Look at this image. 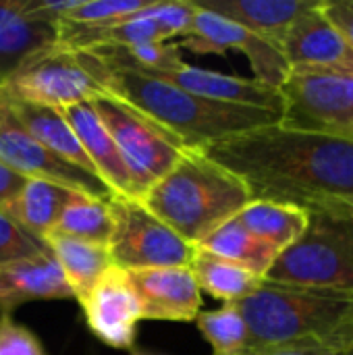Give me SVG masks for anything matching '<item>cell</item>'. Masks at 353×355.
<instances>
[{
  "label": "cell",
  "instance_id": "cell-1",
  "mask_svg": "<svg viewBox=\"0 0 353 355\" xmlns=\"http://www.w3.org/2000/svg\"><path fill=\"white\" fill-rule=\"evenodd\" d=\"M235 175L252 202H275L308 216H353V139L277 125L225 137L200 150Z\"/></svg>",
  "mask_w": 353,
  "mask_h": 355
},
{
  "label": "cell",
  "instance_id": "cell-2",
  "mask_svg": "<svg viewBox=\"0 0 353 355\" xmlns=\"http://www.w3.org/2000/svg\"><path fill=\"white\" fill-rule=\"evenodd\" d=\"M96 83L152 119L183 148L202 150L214 141L279 123V114L264 108L237 106L193 96L158 77L106 62L94 52H77Z\"/></svg>",
  "mask_w": 353,
  "mask_h": 355
},
{
  "label": "cell",
  "instance_id": "cell-4",
  "mask_svg": "<svg viewBox=\"0 0 353 355\" xmlns=\"http://www.w3.org/2000/svg\"><path fill=\"white\" fill-rule=\"evenodd\" d=\"M139 202L181 239L198 245L235 218L252 198L235 175L200 150L185 148L177 164Z\"/></svg>",
  "mask_w": 353,
  "mask_h": 355
},
{
  "label": "cell",
  "instance_id": "cell-28",
  "mask_svg": "<svg viewBox=\"0 0 353 355\" xmlns=\"http://www.w3.org/2000/svg\"><path fill=\"white\" fill-rule=\"evenodd\" d=\"M150 4H152L150 0H81V4L64 17V23L106 25V23L127 19L148 8Z\"/></svg>",
  "mask_w": 353,
  "mask_h": 355
},
{
  "label": "cell",
  "instance_id": "cell-24",
  "mask_svg": "<svg viewBox=\"0 0 353 355\" xmlns=\"http://www.w3.org/2000/svg\"><path fill=\"white\" fill-rule=\"evenodd\" d=\"M196 248H202L210 254L231 260L262 279L266 277V272L270 270V266L275 264V260L281 254L270 243H266V241L254 237L250 231H246L235 218L221 225Z\"/></svg>",
  "mask_w": 353,
  "mask_h": 355
},
{
  "label": "cell",
  "instance_id": "cell-38",
  "mask_svg": "<svg viewBox=\"0 0 353 355\" xmlns=\"http://www.w3.org/2000/svg\"><path fill=\"white\" fill-rule=\"evenodd\" d=\"M345 355H353V347H352V349H350V352H347V354H345Z\"/></svg>",
  "mask_w": 353,
  "mask_h": 355
},
{
  "label": "cell",
  "instance_id": "cell-32",
  "mask_svg": "<svg viewBox=\"0 0 353 355\" xmlns=\"http://www.w3.org/2000/svg\"><path fill=\"white\" fill-rule=\"evenodd\" d=\"M237 355H345L337 345L320 339H295L277 345L246 347Z\"/></svg>",
  "mask_w": 353,
  "mask_h": 355
},
{
  "label": "cell",
  "instance_id": "cell-17",
  "mask_svg": "<svg viewBox=\"0 0 353 355\" xmlns=\"http://www.w3.org/2000/svg\"><path fill=\"white\" fill-rule=\"evenodd\" d=\"M73 297L58 262L50 254L0 264V314H12L15 308L35 300Z\"/></svg>",
  "mask_w": 353,
  "mask_h": 355
},
{
  "label": "cell",
  "instance_id": "cell-22",
  "mask_svg": "<svg viewBox=\"0 0 353 355\" xmlns=\"http://www.w3.org/2000/svg\"><path fill=\"white\" fill-rule=\"evenodd\" d=\"M196 283L200 291H206L208 295L225 302V304H237L250 293H254L260 283L264 281L262 277L254 275L252 270L225 260L216 254H210L202 248H196L193 260L189 264Z\"/></svg>",
  "mask_w": 353,
  "mask_h": 355
},
{
  "label": "cell",
  "instance_id": "cell-9",
  "mask_svg": "<svg viewBox=\"0 0 353 355\" xmlns=\"http://www.w3.org/2000/svg\"><path fill=\"white\" fill-rule=\"evenodd\" d=\"M2 87L17 100L56 110L87 102L104 92L83 69L79 54L62 44H54L27 58Z\"/></svg>",
  "mask_w": 353,
  "mask_h": 355
},
{
  "label": "cell",
  "instance_id": "cell-33",
  "mask_svg": "<svg viewBox=\"0 0 353 355\" xmlns=\"http://www.w3.org/2000/svg\"><path fill=\"white\" fill-rule=\"evenodd\" d=\"M322 10L353 46V0H322Z\"/></svg>",
  "mask_w": 353,
  "mask_h": 355
},
{
  "label": "cell",
  "instance_id": "cell-35",
  "mask_svg": "<svg viewBox=\"0 0 353 355\" xmlns=\"http://www.w3.org/2000/svg\"><path fill=\"white\" fill-rule=\"evenodd\" d=\"M23 6H25V0H0V29L10 19H15L17 15H21L23 12Z\"/></svg>",
  "mask_w": 353,
  "mask_h": 355
},
{
  "label": "cell",
  "instance_id": "cell-6",
  "mask_svg": "<svg viewBox=\"0 0 353 355\" xmlns=\"http://www.w3.org/2000/svg\"><path fill=\"white\" fill-rule=\"evenodd\" d=\"M87 102L108 129L129 173L135 198L141 200L177 164L185 148L152 119L108 92Z\"/></svg>",
  "mask_w": 353,
  "mask_h": 355
},
{
  "label": "cell",
  "instance_id": "cell-3",
  "mask_svg": "<svg viewBox=\"0 0 353 355\" xmlns=\"http://www.w3.org/2000/svg\"><path fill=\"white\" fill-rule=\"evenodd\" d=\"M235 306L250 331L248 347L295 339L329 341L343 354L353 347V291L262 281Z\"/></svg>",
  "mask_w": 353,
  "mask_h": 355
},
{
  "label": "cell",
  "instance_id": "cell-7",
  "mask_svg": "<svg viewBox=\"0 0 353 355\" xmlns=\"http://www.w3.org/2000/svg\"><path fill=\"white\" fill-rule=\"evenodd\" d=\"M279 125L291 131L353 139L350 73L293 67L279 87Z\"/></svg>",
  "mask_w": 353,
  "mask_h": 355
},
{
  "label": "cell",
  "instance_id": "cell-27",
  "mask_svg": "<svg viewBox=\"0 0 353 355\" xmlns=\"http://www.w3.org/2000/svg\"><path fill=\"white\" fill-rule=\"evenodd\" d=\"M196 324L204 339L212 345L214 355H237L248 347L250 331L235 304H225L218 310L200 312Z\"/></svg>",
  "mask_w": 353,
  "mask_h": 355
},
{
  "label": "cell",
  "instance_id": "cell-37",
  "mask_svg": "<svg viewBox=\"0 0 353 355\" xmlns=\"http://www.w3.org/2000/svg\"><path fill=\"white\" fill-rule=\"evenodd\" d=\"M350 92H352V110H353V71L350 73Z\"/></svg>",
  "mask_w": 353,
  "mask_h": 355
},
{
  "label": "cell",
  "instance_id": "cell-14",
  "mask_svg": "<svg viewBox=\"0 0 353 355\" xmlns=\"http://www.w3.org/2000/svg\"><path fill=\"white\" fill-rule=\"evenodd\" d=\"M281 52L289 64L325 71H353V46L329 21L322 10V0L304 10L287 29L281 42Z\"/></svg>",
  "mask_w": 353,
  "mask_h": 355
},
{
  "label": "cell",
  "instance_id": "cell-5",
  "mask_svg": "<svg viewBox=\"0 0 353 355\" xmlns=\"http://www.w3.org/2000/svg\"><path fill=\"white\" fill-rule=\"evenodd\" d=\"M264 281L353 291V216H310L306 233L279 254Z\"/></svg>",
  "mask_w": 353,
  "mask_h": 355
},
{
  "label": "cell",
  "instance_id": "cell-13",
  "mask_svg": "<svg viewBox=\"0 0 353 355\" xmlns=\"http://www.w3.org/2000/svg\"><path fill=\"white\" fill-rule=\"evenodd\" d=\"M127 279L137 295L141 320L196 322L202 291L189 266L129 270Z\"/></svg>",
  "mask_w": 353,
  "mask_h": 355
},
{
  "label": "cell",
  "instance_id": "cell-36",
  "mask_svg": "<svg viewBox=\"0 0 353 355\" xmlns=\"http://www.w3.org/2000/svg\"><path fill=\"white\" fill-rule=\"evenodd\" d=\"M131 355H158V354H150V352H144V349H131Z\"/></svg>",
  "mask_w": 353,
  "mask_h": 355
},
{
  "label": "cell",
  "instance_id": "cell-20",
  "mask_svg": "<svg viewBox=\"0 0 353 355\" xmlns=\"http://www.w3.org/2000/svg\"><path fill=\"white\" fill-rule=\"evenodd\" d=\"M44 243L58 262L67 287L79 304L94 289L98 279L112 266L108 245L89 243L56 233H48L44 237Z\"/></svg>",
  "mask_w": 353,
  "mask_h": 355
},
{
  "label": "cell",
  "instance_id": "cell-16",
  "mask_svg": "<svg viewBox=\"0 0 353 355\" xmlns=\"http://www.w3.org/2000/svg\"><path fill=\"white\" fill-rule=\"evenodd\" d=\"M58 112L71 125L81 148L85 150L87 158L92 160L98 179L108 187L112 198H135V191H133L129 173L123 164V158H121L108 129L104 127L100 116L94 112L89 102H79V104L58 108Z\"/></svg>",
  "mask_w": 353,
  "mask_h": 355
},
{
  "label": "cell",
  "instance_id": "cell-10",
  "mask_svg": "<svg viewBox=\"0 0 353 355\" xmlns=\"http://www.w3.org/2000/svg\"><path fill=\"white\" fill-rule=\"evenodd\" d=\"M0 162L25 179H42L81 196L110 200L108 187L94 175L64 162L42 146L12 114L0 85Z\"/></svg>",
  "mask_w": 353,
  "mask_h": 355
},
{
  "label": "cell",
  "instance_id": "cell-23",
  "mask_svg": "<svg viewBox=\"0 0 353 355\" xmlns=\"http://www.w3.org/2000/svg\"><path fill=\"white\" fill-rule=\"evenodd\" d=\"M235 220L254 237L283 252L306 233L310 216L304 210L285 204L250 202Z\"/></svg>",
  "mask_w": 353,
  "mask_h": 355
},
{
  "label": "cell",
  "instance_id": "cell-12",
  "mask_svg": "<svg viewBox=\"0 0 353 355\" xmlns=\"http://www.w3.org/2000/svg\"><path fill=\"white\" fill-rule=\"evenodd\" d=\"M81 308L87 327L102 343L112 349H133L141 314L125 270L110 266L85 295Z\"/></svg>",
  "mask_w": 353,
  "mask_h": 355
},
{
  "label": "cell",
  "instance_id": "cell-21",
  "mask_svg": "<svg viewBox=\"0 0 353 355\" xmlns=\"http://www.w3.org/2000/svg\"><path fill=\"white\" fill-rule=\"evenodd\" d=\"M73 193L75 191L67 187L42 179H27L17 198L4 208V214L10 216L21 229L44 241Z\"/></svg>",
  "mask_w": 353,
  "mask_h": 355
},
{
  "label": "cell",
  "instance_id": "cell-8",
  "mask_svg": "<svg viewBox=\"0 0 353 355\" xmlns=\"http://www.w3.org/2000/svg\"><path fill=\"white\" fill-rule=\"evenodd\" d=\"M112 266L129 272L144 268L189 266L196 245L181 239L135 198H110Z\"/></svg>",
  "mask_w": 353,
  "mask_h": 355
},
{
  "label": "cell",
  "instance_id": "cell-15",
  "mask_svg": "<svg viewBox=\"0 0 353 355\" xmlns=\"http://www.w3.org/2000/svg\"><path fill=\"white\" fill-rule=\"evenodd\" d=\"M152 77H158L162 81H169L193 96L225 102V104H237V106H252V108H264L273 110L281 116L283 100L277 87L264 85L256 79H246L237 75H225L208 69H198L191 64H183L181 69L156 73Z\"/></svg>",
  "mask_w": 353,
  "mask_h": 355
},
{
  "label": "cell",
  "instance_id": "cell-18",
  "mask_svg": "<svg viewBox=\"0 0 353 355\" xmlns=\"http://www.w3.org/2000/svg\"><path fill=\"white\" fill-rule=\"evenodd\" d=\"M200 8L221 15L252 33L281 46L291 23L318 0H193Z\"/></svg>",
  "mask_w": 353,
  "mask_h": 355
},
{
  "label": "cell",
  "instance_id": "cell-31",
  "mask_svg": "<svg viewBox=\"0 0 353 355\" xmlns=\"http://www.w3.org/2000/svg\"><path fill=\"white\" fill-rule=\"evenodd\" d=\"M0 355H46L42 341L10 314H0Z\"/></svg>",
  "mask_w": 353,
  "mask_h": 355
},
{
  "label": "cell",
  "instance_id": "cell-11",
  "mask_svg": "<svg viewBox=\"0 0 353 355\" xmlns=\"http://www.w3.org/2000/svg\"><path fill=\"white\" fill-rule=\"evenodd\" d=\"M181 46L189 48L196 54H208V52L225 54L227 50H239L248 56L254 69V79L277 89L283 85L285 77L289 75V64L281 52V46L252 33L250 29L221 15L204 10L198 4H196V19H193L191 33L183 37Z\"/></svg>",
  "mask_w": 353,
  "mask_h": 355
},
{
  "label": "cell",
  "instance_id": "cell-19",
  "mask_svg": "<svg viewBox=\"0 0 353 355\" xmlns=\"http://www.w3.org/2000/svg\"><path fill=\"white\" fill-rule=\"evenodd\" d=\"M4 94H6V102H8L12 114L17 116V121L42 146H46L52 154H56L64 162H69V164H73V166H77V168L94 175V177H98L92 160L87 158L85 150L81 148L77 135L71 129V125L64 121V116L56 108H48V106H40V104L17 100L6 89H4Z\"/></svg>",
  "mask_w": 353,
  "mask_h": 355
},
{
  "label": "cell",
  "instance_id": "cell-29",
  "mask_svg": "<svg viewBox=\"0 0 353 355\" xmlns=\"http://www.w3.org/2000/svg\"><path fill=\"white\" fill-rule=\"evenodd\" d=\"M144 12L156 23L160 31V40L169 42L171 37L177 35L187 37L191 33L193 19H196V4L193 0H173V2L154 0Z\"/></svg>",
  "mask_w": 353,
  "mask_h": 355
},
{
  "label": "cell",
  "instance_id": "cell-25",
  "mask_svg": "<svg viewBox=\"0 0 353 355\" xmlns=\"http://www.w3.org/2000/svg\"><path fill=\"white\" fill-rule=\"evenodd\" d=\"M58 44V25L17 15L0 29V85L33 54Z\"/></svg>",
  "mask_w": 353,
  "mask_h": 355
},
{
  "label": "cell",
  "instance_id": "cell-26",
  "mask_svg": "<svg viewBox=\"0 0 353 355\" xmlns=\"http://www.w3.org/2000/svg\"><path fill=\"white\" fill-rule=\"evenodd\" d=\"M50 233L108 245L112 235L110 200H98L92 196L73 193Z\"/></svg>",
  "mask_w": 353,
  "mask_h": 355
},
{
  "label": "cell",
  "instance_id": "cell-34",
  "mask_svg": "<svg viewBox=\"0 0 353 355\" xmlns=\"http://www.w3.org/2000/svg\"><path fill=\"white\" fill-rule=\"evenodd\" d=\"M25 181H27L25 177L17 175L15 171H10L8 166H4L0 162V210L2 212L17 198V193L23 189Z\"/></svg>",
  "mask_w": 353,
  "mask_h": 355
},
{
  "label": "cell",
  "instance_id": "cell-30",
  "mask_svg": "<svg viewBox=\"0 0 353 355\" xmlns=\"http://www.w3.org/2000/svg\"><path fill=\"white\" fill-rule=\"evenodd\" d=\"M46 252L48 245L42 239L21 229L10 216L0 210V264L33 258Z\"/></svg>",
  "mask_w": 353,
  "mask_h": 355
}]
</instances>
